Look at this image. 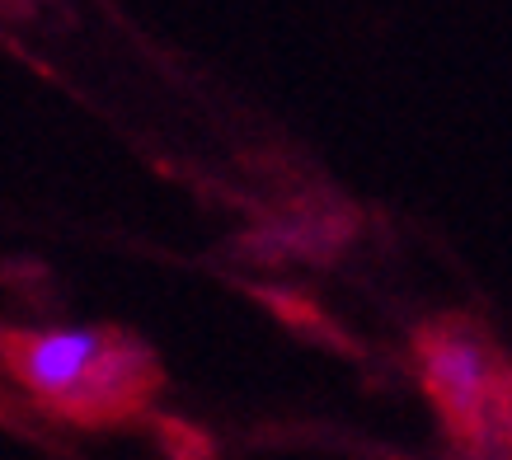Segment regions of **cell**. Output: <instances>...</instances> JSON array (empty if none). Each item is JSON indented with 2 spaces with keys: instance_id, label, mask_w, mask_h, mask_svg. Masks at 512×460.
I'll return each mask as SVG.
<instances>
[{
  "instance_id": "1",
  "label": "cell",
  "mask_w": 512,
  "mask_h": 460,
  "mask_svg": "<svg viewBox=\"0 0 512 460\" xmlns=\"http://www.w3.org/2000/svg\"><path fill=\"white\" fill-rule=\"evenodd\" d=\"M15 376L29 395L57 404L66 414L109 409L132 390V353H123L94 324H57L15 338Z\"/></svg>"
},
{
  "instance_id": "2",
  "label": "cell",
  "mask_w": 512,
  "mask_h": 460,
  "mask_svg": "<svg viewBox=\"0 0 512 460\" xmlns=\"http://www.w3.org/2000/svg\"><path fill=\"white\" fill-rule=\"evenodd\" d=\"M419 367L433 399L461 428H475L489 414L498 371L480 334H470V329H428L419 343Z\"/></svg>"
}]
</instances>
